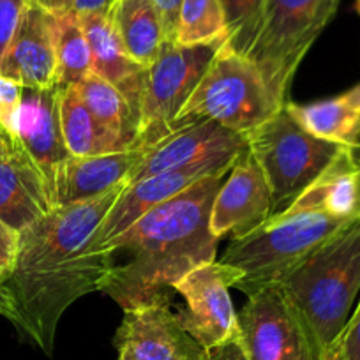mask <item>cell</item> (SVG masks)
<instances>
[{"label":"cell","instance_id":"cell-9","mask_svg":"<svg viewBox=\"0 0 360 360\" xmlns=\"http://www.w3.org/2000/svg\"><path fill=\"white\" fill-rule=\"evenodd\" d=\"M244 360H320V352L295 307L278 285L248 297L238 313Z\"/></svg>","mask_w":360,"mask_h":360},{"label":"cell","instance_id":"cell-5","mask_svg":"<svg viewBox=\"0 0 360 360\" xmlns=\"http://www.w3.org/2000/svg\"><path fill=\"white\" fill-rule=\"evenodd\" d=\"M283 106L255 62L224 43L173 127L188 120L209 119L248 136Z\"/></svg>","mask_w":360,"mask_h":360},{"label":"cell","instance_id":"cell-2","mask_svg":"<svg viewBox=\"0 0 360 360\" xmlns=\"http://www.w3.org/2000/svg\"><path fill=\"white\" fill-rule=\"evenodd\" d=\"M231 166L152 209L115 238L106 248L112 269L101 292L124 311L169 304L175 283L216 262L219 238L210 231V210Z\"/></svg>","mask_w":360,"mask_h":360},{"label":"cell","instance_id":"cell-29","mask_svg":"<svg viewBox=\"0 0 360 360\" xmlns=\"http://www.w3.org/2000/svg\"><path fill=\"white\" fill-rule=\"evenodd\" d=\"M30 0H0V62L4 58Z\"/></svg>","mask_w":360,"mask_h":360},{"label":"cell","instance_id":"cell-36","mask_svg":"<svg viewBox=\"0 0 360 360\" xmlns=\"http://www.w3.org/2000/svg\"><path fill=\"white\" fill-rule=\"evenodd\" d=\"M320 360H346L345 355H342L341 341H339V339H335V341L332 342L328 348H325L323 353H321Z\"/></svg>","mask_w":360,"mask_h":360},{"label":"cell","instance_id":"cell-31","mask_svg":"<svg viewBox=\"0 0 360 360\" xmlns=\"http://www.w3.org/2000/svg\"><path fill=\"white\" fill-rule=\"evenodd\" d=\"M339 341L346 360H360V302L346 323Z\"/></svg>","mask_w":360,"mask_h":360},{"label":"cell","instance_id":"cell-14","mask_svg":"<svg viewBox=\"0 0 360 360\" xmlns=\"http://www.w3.org/2000/svg\"><path fill=\"white\" fill-rule=\"evenodd\" d=\"M233 161L235 158L200 162V165L158 173V175L127 184L119 195L117 202L113 203L112 209L108 210L101 226L96 231L94 248L98 251L106 252V248L115 238H119L127 228L133 226L140 217L172 200L173 196L191 188L198 180L205 179V176L212 175V173L219 172L226 166H231Z\"/></svg>","mask_w":360,"mask_h":360},{"label":"cell","instance_id":"cell-3","mask_svg":"<svg viewBox=\"0 0 360 360\" xmlns=\"http://www.w3.org/2000/svg\"><path fill=\"white\" fill-rule=\"evenodd\" d=\"M278 286L321 355L341 338L360 292V219L323 242Z\"/></svg>","mask_w":360,"mask_h":360},{"label":"cell","instance_id":"cell-24","mask_svg":"<svg viewBox=\"0 0 360 360\" xmlns=\"http://www.w3.org/2000/svg\"><path fill=\"white\" fill-rule=\"evenodd\" d=\"M75 90L86 105V108L94 113L96 119L106 129L112 131L117 138H120L127 147H145L140 136L138 117L134 115L133 108L126 101V98L112 83L99 78L94 72H90L82 83L75 86Z\"/></svg>","mask_w":360,"mask_h":360},{"label":"cell","instance_id":"cell-6","mask_svg":"<svg viewBox=\"0 0 360 360\" xmlns=\"http://www.w3.org/2000/svg\"><path fill=\"white\" fill-rule=\"evenodd\" d=\"M245 140L269 182L272 216L288 209L342 148L304 129L285 106Z\"/></svg>","mask_w":360,"mask_h":360},{"label":"cell","instance_id":"cell-35","mask_svg":"<svg viewBox=\"0 0 360 360\" xmlns=\"http://www.w3.org/2000/svg\"><path fill=\"white\" fill-rule=\"evenodd\" d=\"M16 147V138H13L11 134L6 133L2 127H0V161L8 158Z\"/></svg>","mask_w":360,"mask_h":360},{"label":"cell","instance_id":"cell-17","mask_svg":"<svg viewBox=\"0 0 360 360\" xmlns=\"http://www.w3.org/2000/svg\"><path fill=\"white\" fill-rule=\"evenodd\" d=\"M16 140L30 161L43 173L53 195L55 173L58 166L71 155L62 136L58 86L25 89Z\"/></svg>","mask_w":360,"mask_h":360},{"label":"cell","instance_id":"cell-32","mask_svg":"<svg viewBox=\"0 0 360 360\" xmlns=\"http://www.w3.org/2000/svg\"><path fill=\"white\" fill-rule=\"evenodd\" d=\"M182 2H184V0H154L159 16H161L162 29H165V36H166V39H169V41H175Z\"/></svg>","mask_w":360,"mask_h":360},{"label":"cell","instance_id":"cell-16","mask_svg":"<svg viewBox=\"0 0 360 360\" xmlns=\"http://www.w3.org/2000/svg\"><path fill=\"white\" fill-rule=\"evenodd\" d=\"M148 147L103 155H69L55 173V207H68L98 198L117 186L126 184L131 173L143 161Z\"/></svg>","mask_w":360,"mask_h":360},{"label":"cell","instance_id":"cell-39","mask_svg":"<svg viewBox=\"0 0 360 360\" xmlns=\"http://www.w3.org/2000/svg\"><path fill=\"white\" fill-rule=\"evenodd\" d=\"M359 154H360V147H359Z\"/></svg>","mask_w":360,"mask_h":360},{"label":"cell","instance_id":"cell-18","mask_svg":"<svg viewBox=\"0 0 360 360\" xmlns=\"http://www.w3.org/2000/svg\"><path fill=\"white\" fill-rule=\"evenodd\" d=\"M55 209L51 188L16 140V147L0 161V219L23 231Z\"/></svg>","mask_w":360,"mask_h":360},{"label":"cell","instance_id":"cell-22","mask_svg":"<svg viewBox=\"0 0 360 360\" xmlns=\"http://www.w3.org/2000/svg\"><path fill=\"white\" fill-rule=\"evenodd\" d=\"M58 112L64 143L71 155H103L129 150L120 138L106 129L85 103L76 94L75 86H58Z\"/></svg>","mask_w":360,"mask_h":360},{"label":"cell","instance_id":"cell-7","mask_svg":"<svg viewBox=\"0 0 360 360\" xmlns=\"http://www.w3.org/2000/svg\"><path fill=\"white\" fill-rule=\"evenodd\" d=\"M339 0H266L262 27L245 57L262 71L279 103L286 105L300 62L332 22Z\"/></svg>","mask_w":360,"mask_h":360},{"label":"cell","instance_id":"cell-21","mask_svg":"<svg viewBox=\"0 0 360 360\" xmlns=\"http://www.w3.org/2000/svg\"><path fill=\"white\" fill-rule=\"evenodd\" d=\"M285 108L316 138L342 147L360 145V83L335 98L306 105L286 101Z\"/></svg>","mask_w":360,"mask_h":360},{"label":"cell","instance_id":"cell-1","mask_svg":"<svg viewBox=\"0 0 360 360\" xmlns=\"http://www.w3.org/2000/svg\"><path fill=\"white\" fill-rule=\"evenodd\" d=\"M126 184L75 203L55 207L48 216L20 231L18 255L4 283V318L23 341L51 355L60 318L89 293L101 292L112 269L108 252L94 248V237Z\"/></svg>","mask_w":360,"mask_h":360},{"label":"cell","instance_id":"cell-11","mask_svg":"<svg viewBox=\"0 0 360 360\" xmlns=\"http://www.w3.org/2000/svg\"><path fill=\"white\" fill-rule=\"evenodd\" d=\"M117 360H212L180 323L169 304H148L124 311L113 338Z\"/></svg>","mask_w":360,"mask_h":360},{"label":"cell","instance_id":"cell-20","mask_svg":"<svg viewBox=\"0 0 360 360\" xmlns=\"http://www.w3.org/2000/svg\"><path fill=\"white\" fill-rule=\"evenodd\" d=\"M359 147H342L313 184L285 209L286 212H321L345 221L360 219Z\"/></svg>","mask_w":360,"mask_h":360},{"label":"cell","instance_id":"cell-38","mask_svg":"<svg viewBox=\"0 0 360 360\" xmlns=\"http://www.w3.org/2000/svg\"><path fill=\"white\" fill-rule=\"evenodd\" d=\"M355 8H356V11H359V15H360V0H355Z\"/></svg>","mask_w":360,"mask_h":360},{"label":"cell","instance_id":"cell-28","mask_svg":"<svg viewBox=\"0 0 360 360\" xmlns=\"http://www.w3.org/2000/svg\"><path fill=\"white\" fill-rule=\"evenodd\" d=\"M23 89L22 83L9 76L0 75V127L6 133L16 138L18 129V117L23 103Z\"/></svg>","mask_w":360,"mask_h":360},{"label":"cell","instance_id":"cell-23","mask_svg":"<svg viewBox=\"0 0 360 360\" xmlns=\"http://www.w3.org/2000/svg\"><path fill=\"white\" fill-rule=\"evenodd\" d=\"M110 18L127 55L143 68L152 65L166 39L154 0H115Z\"/></svg>","mask_w":360,"mask_h":360},{"label":"cell","instance_id":"cell-27","mask_svg":"<svg viewBox=\"0 0 360 360\" xmlns=\"http://www.w3.org/2000/svg\"><path fill=\"white\" fill-rule=\"evenodd\" d=\"M228 27V46L248 55L259 32L266 0H219Z\"/></svg>","mask_w":360,"mask_h":360},{"label":"cell","instance_id":"cell-34","mask_svg":"<svg viewBox=\"0 0 360 360\" xmlns=\"http://www.w3.org/2000/svg\"><path fill=\"white\" fill-rule=\"evenodd\" d=\"M41 8L46 11L53 13V15H62V13H69L75 9L76 0H34Z\"/></svg>","mask_w":360,"mask_h":360},{"label":"cell","instance_id":"cell-8","mask_svg":"<svg viewBox=\"0 0 360 360\" xmlns=\"http://www.w3.org/2000/svg\"><path fill=\"white\" fill-rule=\"evenodd\" d=\"M224 43L228 41L188 46L165 39L145 76L140 108V136L145 147L154 145L173 129Z\"/></svg>","mask_w":360,"mask_h":360},{"label":"cell","instance_id":"cell-12","mask_svg":"<svg viewBox=\"0 0 360 360\" xmlns=\"http://www.w3.org/2000/svg\"><path fill=\"white\" fill-rule=\"evenodd\" d=\"M245 148V136L226 129L214 120H188L173 127L166 136L147 148L143 161L131 173L126 186L169 169L237 158Z\"/></svg>","mask_w":360,"mask_h":360},{"label":"cell","instance_id":"cell-15","mask_svg":"<svg viewBox=\"0 0 360 360\" xmlns=\"http://www.w3.org/2000/svg\"><path fill=\"white\" fill-rule=\"evenodd\" d=\"M0 75L22 83L23 89L57 86L55 16L30 0L15 37L0 62Z\"/></svg>","mask_w":360,"mask_h":360},{"label":"cell","instance_id":"cell-4","mask_svg":"<svg viewBox=\"0 0 360 360\" xmlns=\"http://www.w3.org/2000/svg\"><path fill=\"white\" fill-rule=\"evenodd\" d=\"M353 221L321 212H279L245 237L231 240L221 263L242 270L235 288L248 297L278 285L323 242Z\"/></svg>","mask_w":360,"mask_h":360},{"label":"cell","instance_id":"cell-13","mask_svg":"<svg viewBox=\"0 0 360 360\" xmlns=\"http://www.w3.org/2000/svg\"><path fill=\"white\" fill-rule=\"evenodd\" d=\"M272 216V193L265 173L245 148L235 158L210 210V231L231 240L245 237Z\"/></svg>","mask_w":360,"mask_h":360},{"label":"cell","instance_id":"cell-26","mask_svg":"<svg viewBox=\"0 0 360 360\" xmlns=\"http://www.w3.org/2000/svg\"><path fill=\"white\" fill-rule=\"evenodd\" d=\"M175 41L188 46L228 41L226 18L219 0H184Z\"/></svg>","mask_w":360,"mask_h":360},{"label":"cell","instance_id":"cell-37","mask_svg":"<svg viewBox=\"0 0 360 360\" xmlns=\"http://www.w3.org/2000/svg\"><path fill=\"white\" fill-rule=\"evenodd\" d=\"M6 313V297H4V290L0 286V316H4Z\"/></svg>","mask_w":360,"mask_h":360},{"label":"cell","instance_id":"cell-19","mask_svg":"<svg viewBox=\"0 0 360 360\" xmlns=\"http://www.w3.org/2000/svg\"><path fill=\"white\" fill-rule=\"evenodd\" d=\"M85 30L92 55V72L112 83L126 98L140 122L141 98H143L147 68L134 62L124 50V44L113 27L110 13L78 15Z\"/></svg>","mask_w":360,"mask_h":360},{"label":"cell","instance_id":"cell-10","mask_svg":"<svg viewBox=\"0 0 360 360\" xmlns=\"http://www.w3.org/2000/svg\"><path fill=\"white\" fill-rule=\"evenodd\" d=\"M242 279V270L221 262L205 263L173 285V292L186 300L180 323L210 353L237 345L238 314L228 290Z\"/></svg>","mask_w":360,"mask_h":360},{"label":"cell","instance_id":"cell-30","mask_svg":"<svg viewBox=\"0 0 360 360\" xmlns=\"http://www.w3.org/2000/svg\"><path fill=\"white\" fill-rule=\"evenodd\" d=\"M20 231L0 219V285L11 276L18 255Z\"/></svg>","mask_w":360,"mask_h":360},{"label":"cell","instance_id":"cell-33","mask_svg":"<svg viewBox=\"0 0 360 360\" xmlns=\"http://www.w3.org/2000/svg\"><path fill=\"white\" fill-rule=\"evenodd\" d=\"M115 0H76L75 9L76 15H86V13H110Z\"/></svg>","mask_w":360,"mask_h":360},{"label":"cell","instance_id":"cell-25","mask_svg":"<svg viewBox=\"0 0 360 360\" xmlns=\"http://www.w3.org/2000/svg\"><path fill=\"white\" fill-rule=\"evenodd\" d=\"M55 16L57 86H76L92 72V55L85 30L75 11Z\"/></svg>","mask_w":360,"mask_h":360}]
</instances>
